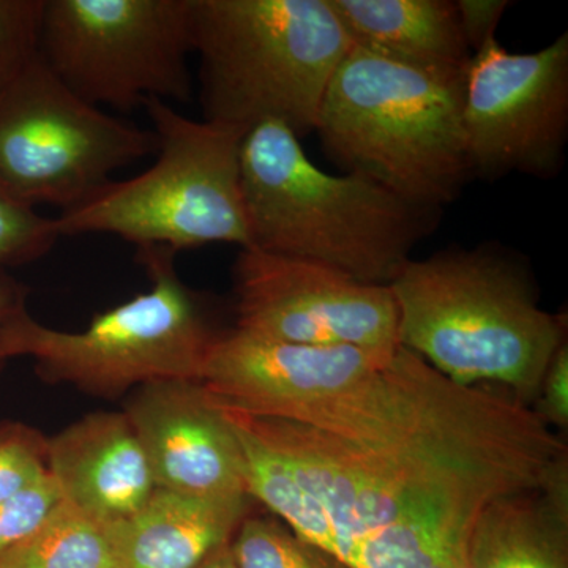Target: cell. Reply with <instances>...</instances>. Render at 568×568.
Returning <instances> with one entry per match:
<instances>
[{
	"label": "cell",
	"mask_w": 568,
	"mask_h": 568,
	"mask_svg": "<svg viewBox=\"0 0 568 568\" xmlns=\"http://www.w3.org/2000/svg\"><path fill=\"white\" fill-rule=\"evenodd\" d=\"M241 174L250 248L328 265L358 282L390 284L436 222L433 209L365 175L321 170L280 123L245 134Z\"/></svg>",
	"instance_id": "cell-1"
},
{
	"label": "cell",
	"mask_w": 568,
	"mask_h": 568,
	"mask_svg": "<svg viewBox=\"0 0 568 568\" xmlns=\"http://www.w3.org/2000/svg\"><path fill=\"white\" fill-rule=\"evenodd\" d=\"M465 78L466 71L428 69L354 41L325 92L315 133L346 173L436 211L470 178Z\"/></svg>",
	"instance_id": "cell-2"
},
{
	"label": "cell",
	"mask_w": 568,
	"mask_h": 568,
	"mask_svg": "<svg viewBox=\"0 0 568 568\" xmlns=\"http://www.w3.org/2000/svg\"><path fill=\"white\" fill-rule=\"evenodd\" d=\"M388 287L398 346L459 386L499 384L528 405L566 343V320L545 312L525 274L496 254L410 260Z\"/></svg>",
	"instance_id": "cell-3"
},
{
	"label": "cell",
	"mask_w": 568,
	"mask_h": 568,
	"mask_svg": "<svg viewBox=\"0 0 568 568\" xmlns=\"http://www.w3.org/2000/svg\"><path fill=\"white\" fill-rule=\"evenodd\" d=\"M192 21L204 121L316 132L354 44L328 0H193Z\"/></svg>",
	"instance_id": "cell-4"
},
{
	"label": "cell",
	"mask_w": 568,
	"mask_h": 568,
	"mask_svg": "<svg viewBox=\"0 0 568 568\" xmlns=\"http://www.w3.org/2000/svg\"><path fill=\"white\" fill-rule=\"evenodd\" d=\"M159 140L155 162L141 174L112 181L54 216L59 237L106 234L134 248L179 254L212 244L252 246L241 151L245 130L193 121L173 104H144Z\"/></svg>",
	"instance_id": "cell-5"
},
{
	"label": "cell",
	"mask_w": 568,
	"mask_h": 568,
	"mask_svg": "<svg viewBox=\"0 0 568 568\" xmlns=\"http://www.w3.org/2000/svg\"><path fill=\"white\" fill-rule=\"evenodd\" d=\"M178 254L136 250L151 290L100 313L80 332L48 327L22 310L0 342V358L31 357L48 383L118 396L160 381H200L216 332L200 297L175 271Z\"/></svg>",
	"instance_id": "cell-6"
},
{
	"label": "cell",
	"mask_w": 568,
	"mask_h": 568,
	"mask_svg": "<svg viewBox=\"0 0 568 568\" xmlns=\"http://www.w3.org/2000/svg\"><path fill=\"white\" fill-rule=\"evenodd\" d=\"M193 0H43L39 52L84 102L119 112L192 100Z\"/></svg>",
	"instance_id": "cell-7"
},
{
	"label": "cell",
	"mask_w": 568,
	"mask_h": 568,
	"mask_svg": "<svg viewBox=\"0 0 568 568\" xmlns=\"http://www.w3.org/2000/svg\"><path fill=\"white\" fill-rule=\"evenodd\" d=\"M156 149L152 129L84 102L40 52L0 84V181L33 207H74Z\"/></svg>",
	"instance_id": "cell-8"
},
{
	"label": "cell",
	"mask_w": 568,
	"mask_h": 568,
	"mask_svg": "<svg viewBox=\"0 0 568 568\" xmlns=\"http://www.w3.org/2000/svg\"><path fill=\"white\" fill-rule=\"evenodd\" d=\"M463 126L470 175L555 174L568 129V33L525 54L487 41L467 65Z\"/></svg>",
	"instance_id": "cell-9"
},
{
	"label": "cell",
	"mask_w": 568,
	"mask_h": 568,
	"mask_svg": "<svg viewBox=\"0 0 568 568\" xmlns=\"http://www.w3.org/2000/svg\"><path fill=\"white\" fill-rule=\"evenodd\" d=\"M235 327L313 346L398 347L388 284L358 282L328 265L241 250L234 265Z\"/></svg>",
	"instance_id": "cell-10"
},
{
	"label": "cell",
	"mask_w": 568,
	"mask_h": 568,
	"mask_svg": "<svg viewBox=\"0 0 568 568\" xmlns=\"http://www.w3.org/2000/svg\"><path fill=\"white\" fill-rule=\"evenodd\" d=\"M394 353L298 345L234 327L213 339L200 384L220 409L286 418L301 407L357 386L383 368Z\"/></svg>",
	"instance_id": "cell-11"
},
{
	"label": "cell",
	"mask_w": 568,
	"mask_h": 568,
	"mask_svg": "<svg viewBox=\"0 0 568 568\" xmlns=\"http://www.w3.org/2000/svg\"><path fill=\"white\" fill-rule=\"evenodd\" d=\"M123 413L144 448L156 488L200 496L246 495L239 437L200 381L145 384Z\"/></svg>",
	"instance_id": "cell-12"
},
{
	"label": "cell",
	"mask_w": 568,
	"mask_h": 568,
	"mask_svg": "<svg viewBox=\"0 0 568 568\" xmlns=\"http://www.w3.org/2000/svg\"><path fill=\"white\" fill-rule=\"evenodd\" d=\"M48 466L62 500L118 525L155 491L151 466L125 413H95L48 439Z\"/></svg>",
	"instance_id": "cell-13"
},
{
	"label": "cell",
	"mask_w": 568,
	"mask_h": 568,
	"mask_svg": "<svg viewBox=\"0 0 568 568\" xmlns=\"http://www.w3.org/2000/svg\"><path fill=\"white\" fill-rule=\"evenodd\" d=\"M252 500L156 488L140 511L114 525L118 568H196L231 544Z\"/></svg>",
	"instance_id": "cell-14"
},
{
	"label": "cell",
	"mask_w": 568,
	"mask_h": 568,
	"mask_svg": "<svg viewBox=\"0 0 568 568\" xmlns=\"http://www.w3.org/2000/svg\"><path fill=\"white\" fill-rule=\"evenodd\" d=\"M354 41L428 69L466 71L473 52L450 0H328Z\"/></svg>",
	"instance_id": "cell-15"
},
{
	"label": "cell",
	"mask_w": 568,
	"mask_h": 568,
	"mask_svg": "<svg viewBox=\"0 0 568 568\" xmlns=\"http://www.w3.org/2000/svg\"><path fill=\"white\" fill-rule=\"evenodd\" d=\"M469 568H568V517L538 489L497 497L467 540Z\"/></svg>",
	"instance_id": "cell-16"
},
{
	"label": "cell",
	"mask_w": 568,
	"mask_h": 568,
	"mask_svg": "<svg viewBox=\"0 0 568 568\" xmlns=\"http://www.w3.org/2000/svg\"><path fill=\"white\" fill-rule=\"evenodd\" d=\"M0 568H118L114 525L61 500L31 536L0 556Z\"/></svg>",
	"instance_id": "cell-17"
},
{
	"label": "cell",
	"mask_w": 568,
	"mask_h": 568,
	"mask_svg": "<svg viewBox=\"0 0 568 568\" xmlns=\"http://www.w3.org/2000/svg\"><path fill=\"white\" fill-rule=\"evenodd\" d=\"M237 568H353L280 519L246 515L231 540Z\"/></svg>",
	"instance_id": "cell-18"
},
{
	"label": "cell",
	"mask_w": 568,
	"mask_h": 568,
	"mask_svg": "<svg viewBox=\"0 0 568 568\" xmlns=\"http://www.w3.org/2000/svg\"><path fill=\"white\" fill-rule=\"evenodd\" d=\"M59 239L54 219L41 215L0 181V272L40 260Z\"/></svg>",
	"instance_id": "cell-19"
},
{
	"label": "cell",
	"mask_w": 568,
	"mask_h": 568,
	"mask_svg": "<svg viewBox=\"0 0 568 568\" xmlns=\"http://www.w3.org/2000/svg\"><path fill=\"white\" fill-rule=\"evenodd\" d=\"M50 474L48 437L20 424H0V504L32 487Z\"/></svg>",
	"instance_id": "cell-20"
},
{
	"label": "cell",
	"mask_w": 568,
	"mask_h": 568,
	"mask_svg": "<svg viewBox=\"0 0 568 568\" xmlns=\"http://www.w3.org/2000/svg\"><path fill=\"white\" fill-rule=\"evenodd\" d=\"M43 0H0V84L39 52Z\"/></svg>",
	"instance_id": "cell-21"
},
{
	"label": "cell",
	"mask_w": 568,
	"mask_h": 568,
	"mask_svg": "<svg viewBox=\"0 0 568 568\" xmlns=\"http://www.w3.org/2000/svg\"><path fill=\"white\" fill-rule=\"evenodd\" d=\"M62 496L51 474L0 504V556L39 528Z\"/></svg>",
	"instance_id": "cell-22"
},
{
	"label": "cell",
	"mask_w": 568,
	"mask_h": 568,
	"mask_svg": "<svg viewBox=\"0 0 568 568\" xmlns=\"http://www.w3.org/2000/svg\"><path fill=\"white\" fill-rule=\"evenodd\" d=\"M534 410L548 426L567 428L568 425V346H562L552 355L547 373L541 379Z\"/></svg>",
	"instance_id": "cell-23"
},
{
	"label": "cell",
	"mask_w": 568,
	"mask_h": 568,
	"mask_svg": "<svg viewBox=\"0 0 568 568\" xmlns=\"http://www.w3.org/2000/svg\"><path fill=\"white\" fill-rule=\"evenodd\" d=\"M510 3L507 0H458L459 29L463 39L473 54H476L487 41L495 39L496 29L503 20L504 11Z\"/></svg>",
	"instance_id": "cell-24"
},
{
	"label": "cell",
	"mask_w": 568,
	"mask_h": 568,
	"mask_svg": "<svg viewBox=\"0 0 568 568\" xmlns=\"http://www.w3.org/2000/svg\"><path fill=\"white\" fill-rule=\"evenodd\" d=\"M28 308V287L0 272V342L7 327L22 310ZM3 364L0 358V365Z\"/></svg>",
	"instance_id": "cell-25"
},
{
	"label": "cell",
	"mask_w": 568,
	"mask_h": 568,
	"mask_svg": "<svg viewBox=\"0 0 568 568\" xmlns=\"http://www.w3.org/2000/svg\"><path fill=\"white\" fill-rule=\"evenodd\" d=\"M196 568H237L233 552H231V544L224 545V547L213 551L212 555Z\"/></svg>",
	"instance_id": "cell-26"
}]
</instances>
